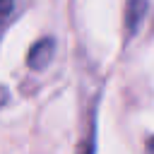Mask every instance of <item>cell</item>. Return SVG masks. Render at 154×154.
Returning <instances> with one entry per match:
<instances>
[{
  "label": "cell",
  "instance_id": "6da1fadb",
  "mask_svg": "<svg viewBox=\"0 0 154 154\" xmlns=\"http://www.w3.org/2000/svg\"><path fill=\"white\" fill-rule=\"evenodd\" d=\"M53 51H55V41H53V38H41L38 43H34L31 51H29V58H26L29 67H31V70H43V67L51 63Z\"/></svg>",
  "mask_w": 154,
  "mask_h": 154
},
{
  "label": "cell",
  "instance_id": "7a4b0ae2",
  "mask_svg": "<svg viewBox=\"0 0 154 154\" xmlns=\"http://www.w3.org/2000/svg\"><path fill=\"white\" fill-rule=\"evenodd\" d=\"M144 14V0H128V10H125V29L128 34L137 31L140 22Z\"/></svg>",
  "mask_w": 154,
  "mask_h": 154
},
{
  "label": "cell",
  "instance_id": "3957f363",
  "mask_svg": "<svg viewBox=\"0 0 154 154\" xmlns=\"http://www.w3.org/2000/svg\"><path fill=\"white\" fill-rule=\"evenodd\" d=\"M149 154H154V140L149 142Z\"/></svg>",
  "mask_w": 154,
  "mask_h": 154
}]
</instances>
